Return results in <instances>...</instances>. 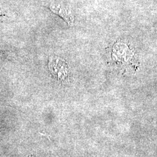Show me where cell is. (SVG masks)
<instances>
[{"instance_id": "cell-1", "label": "cell", "mask_w": 157, "mask_h": 157, "mask_svg": "<svg viewBox=\"0 0 157 157\" xmlns=\"http://www.w3.org/2000/svg\"><path fill=\"white\" fill-rule=\"evenodd\" d=\"M50 9L54 13H56L59 15L63 17L66 21H67L69 23H70L71 22L73 23V16L72 15L71 13L67 9L62 7V6L56 4H52L50 6Z\"/></svg>"}]
</instances>
